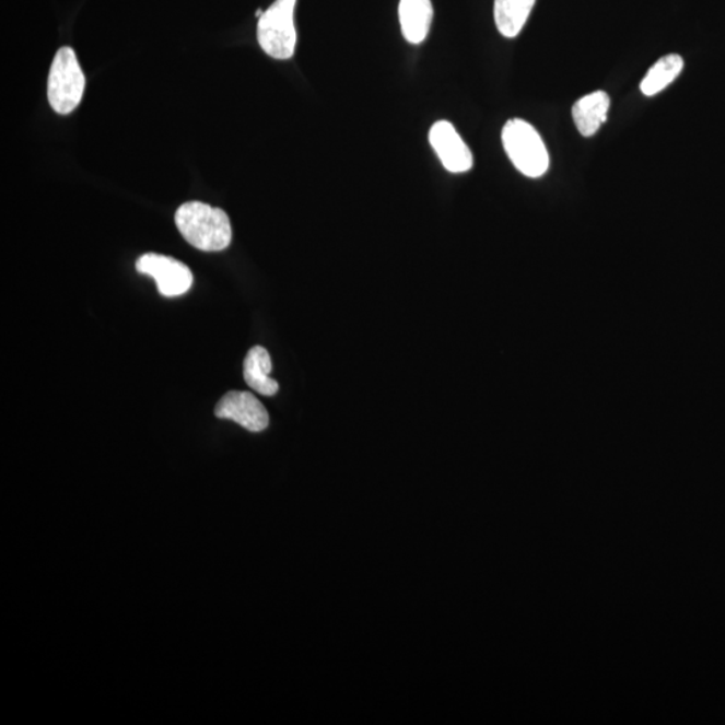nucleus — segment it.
<instances>
[{"instance_id": "39448f33", "label": "nucleus", "mask_w": 725, "mask_h": 725, "mask_svg": "<svg viewBox=\"0 0 725 725\" xmlns=\"http://www.w3.org/2000/svg\"><path fill=\"white\" fill-rule=\"evenodd\" d=\"M140 274L152 277L164 297H178L190 291L194 277L187 265L173 257L147 253L137 261Z\"/></svg>"}, {"instance_id": "6e6552de", "label": "nucleus", "mask_w": 725, "mask_h": 725, "mask_svg": "<svg viewBox=\"0 0 725 725\" xmlns=\"http://www.w3.org/2000/svg\"><path fill=\"white\" fill-rule=\"evenodd\" d=\"M433 15L432 0H400L399 22L406 40L422 44L428 38Z\"/></svg>"}, {"instance_id": "9d476101", "label": "nucleus", "mask_w": 725, "mask_h": 725, "mask_svg": "<svg viewBox=\"0 0 725 725\" xmlns=\"http://www.w3.org/2000/svg\"><path fill=\"white\" fill-rule=\"evenodd\" d=\"M272 359L264 347H253L245 359L244 378L246 385L265 397H272L279 391V383L270 378Z\"/></svg>"}, {"instance_id": "423d86ee", "label": "nucleus", "mask_w": 725, "mask_h": 725, "mask_svg": "<svg viewBox=\"0 0 725 725\" xmlns=\"http://www.w3.org/2000/svg\"><path fill=\"white\" fill-rule=\"evenodd\" d=\"M429 141L449 173H468L473 167V155L452 122H435L430 129Z\"/></svg>"}, {"instance_id": "7ed1b4c3", "label": "nucleus", "mask_w": 725, "mask_h": 725, "mask_svg": "<svg viewBox=\"0 0 725 725\" xmlns=\"http://www.w3.org/2000/svg\"><path fill=\"white\" fill-rule=\"evenodd\" d=\"M85 75L72 47L57 51L47 79V100L58 115H69L80 105L85 91Z\"/></svg>"}, {"instance_id": "f8f14e48", "label": "nucleus", "mask_w": 725, "mask_h": 725, "mask_svg": "<svg viewBox=\"0 0 725 725\" xmlns=\"http://www.w3.org/2000/svg\"><path fill=\"white\" fill-rule=\"evenodd\" d=\"M683 60L679 55H668L653 65L650 72L641 81L640 90L647 97L663 92L680 75Z\"/></svg>"}, {"instance_id": "1a4fd4ad", "label": "nucleus", "mask_w": 725, "mask_h": 725, "mask_svg": "<svg viewBox=\"0 0 725 725\" xmlns=\"http://www.w3.org/2000/svg\"><path fill=\"white\" fill-rule=\"evenodd\" d=\"M610 97L604 91L587 94L573 106V119L582 137L592 138L604 126L609 115Z\"/></svg>"}, {"instance_id": "0eeeda50", "label": "nucleus", "mask_w": 725, "mask_h": 725, "mask_svg": "<svg viewBox=\"0 0 725 725\" xmlns=\"http://www.w3.org/2000/svg\"><path fill=\"white\" fill-rule=\"evenodd\" d=\"M215 416L241 424L252 433L269 426V414L252 393L230 391L215 406Z\"/></svg>"}, {"instance_id": "9b49d317", "label": "nucleus", "mask_w": 725, "mask_h": 725, "mask_svg": "<svg viewBox=\"0 0 725 725\" xmlns=\"http://www.w3.org/2000/svg\"><path fill=\"white\" fill-rule=\"evenodd\" d=\"M536 0H494V22L505 38H516L526 26Z\"/></svg>"}, {"instance_id": "f03ea898", "label": "nucleus", "mask_w": 725, "mask_h": 725, "mask_svg": "<svg viewBox=\"0 0 725 725\" xmlns=\"http://www.w3.org/2000/svg\"><path fill=\"white\" fill-rule=\"evenodd\" d=\"M501 139L510 161L523 175L540 178L547 173L550 155L543 139L529 122L522 119L506 121Z\"/></svg>"}, {"instance_id": "ddd939ff", "label": "nucleus", "mask_w": 725, "mask_h": 725, "mask_svg": "<svg viewBox=\"0 0 725 725\" xmlns=\"http://www.w3.org/2000/svg\"><path fill=\"white\" fill-rule=\"evenodd\" d=\"M262 14H264V11H262V10H258L257 13H256V15H257L258 17L261 16Z\"/></svg>"}, {"instance_id": "f257e3e1", "label": "nucleus", "mask_w": 725, "mask_h": 725, "mask_svg": "<svg viewBox=\"0 0 725 725\" xmlns=\"http://www.w3.org/2000/svg\"><path fill=\"white\" fill-rule=\"evenodd\" d=\"M182 237L202 252H222L232 244L233 230L225 211L202 202H187L175 212Z\"/></svg>"}, {"instance_id": "20e7f679", "label": "nucleus", "mask_w": 725, "mask_h": 725, "mask_svg": "<svg viewBox=\"0 0 725 725\" xmlns=\"http://www.w3.org/2000/svg\"><path fill=\"white\" fill-rule=\"evenodd\" d=\"M297 0H276L259 16L257 39L261 49L276 60H289L294 56L297 32L294 26V9Z\"/></svg>"}]
</instances>
